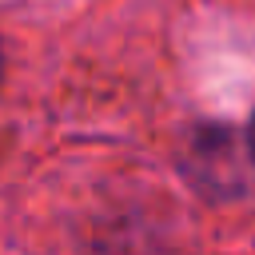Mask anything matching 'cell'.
<instances>
[{
	"mask_svg": "<svg viewBox=\"0 0 255 255\" xmlns=\"http://www.w3.org/2000/svg\"><path fill=\"white\" fill-rule=\"evenodd\" d=\"M247 139H251V155H255V120H251V135Z\"/></svg>",
	"mask_w": 255,
	"mask_h": 255,
	"instance_id": "cell-1",
	"label": "cell"
},
{
	"mask_svg": "<svg viewBox=\"0 0 255 255\" xmlns=\"http://www.w3.org/2000/svg\"><path fill=\"white\" fill-rule=\"evenodd\" d=\"M0 72H4V60H0Z\"/></svg>",
	"mask_w": 255,
	"mask_h": 255,
	"instance_id": "cell-2",
	"label": "cell"
}]
</instances>
